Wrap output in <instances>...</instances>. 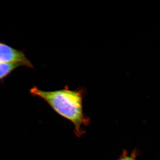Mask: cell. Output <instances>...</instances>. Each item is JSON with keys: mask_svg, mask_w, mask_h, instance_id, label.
Instances as JSON below:
<instances>
[{"mask_svg": "<svg viewBox=\"0 0 160 160\" xmlns=\"http://www.w3.org/2000/svg\"><path fill=\"white\" fill-rule=\"evenodd\" d=\"M30 92L33 96L44 100L57 113L71 122L77 135L83 134V126L89 123L83 112V89L71 90L66 86L60 90L46 91L34 86Z\"/></svg>", "mask_w": 160, "mask_h": 160, "instance_id": "obj_1", "label": "cell"}, {"mask_svg": "<svg viewBox=\"0 0 160 160\" xmlns=\"http://www.w3.org/2000/svg\"><path fill=\"white\" fill-rule=\"evenodd\" d=\"M0 62L18 63L27 68H34L33 65L22 51L0 42Z\"/></svg>", "mask_w": 160, "mask_h": 160, "instance_id": "obj_2", "label": "cell"}, {"mask_svg": "<svg viewBox=\"0 0 160 160\" xmlns=\"http://www.w3.org/2000/svg\"><path fill=\"white\" fill-rule=\"evenodd\" d=\"M23 66L18 63L0 62V82H3L4 79L11 74L18 67Z\"/></svg>", "mask_w": 160, "mask_h": 160, "instance_id": "obj_3", "label": "cell"}]
</instances>
